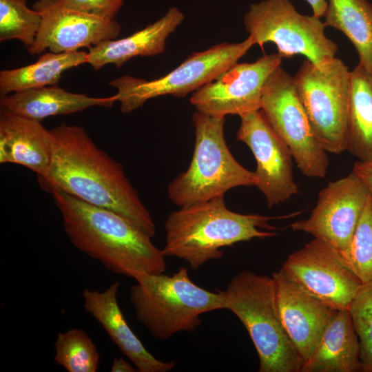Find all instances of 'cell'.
Listing matches in <instances>:
<instances>
[{
	"label": "cell",
	"mask_w": 372,
	"mask_h": 372,
	"mask_svg": "<svg viewBox=\"0 0 372 372\" xmlns=\"http://www.w3.org/2000/svg\"><path fill=\"white\" fill-rule=\"evenodd\" d=\"M54 154L39 186L63 192L128 218L152 238L156 225L122 165L99 149L83 127L62 123L50 130Z\"/></svg>",
	"instance_id": "obj_1"
},
{
	"label": "cell",
	"mask_w": 372,
	"mask_h": 372,
	"mask_svg": "<svg viewBox=\"0 0 372 372\" xmlns=\"http://www.w3.org/2000/svg\"><path fill=\"white\" fill-rule=\"evenodd\" d=\"M52 195L64 231L76 249L117 274L132 278L137 272L164 273L163 249L132 221L63 192Z\"/></svg>",
	"instance_id": "obj_2"
},
{
	"label": "cell",
	"mask_w": 372,
	"mask_h": 372,
	"mask_svg": "<svg viewBox=\"0 0 372 372\" xmlns=\"http://www.w3.org/2000/svg\"><path fill=\"white\" fill-rule=\"evenodd\" d=\"M276 218L258 214H242L229 210L224 196L180 207L171 212L165 223V256H174L197 270L207 262L223 257L222 248L254 238L275 236Z\"/></svg>",
	"instance_id": "obj_3"
},
{
	"label": "cell",
	"mask_w": 372,
	"mask_h": 372,
	"mask_svg": "<svg viewBox=\"0 0 372 372\" xmlns=\"http://www.w3.org/2000/svg\"><path fill=\"white\" fill-rule=\"evenodd\" d=\"M130 300L137 320L156 338L167 340L181 331H194L200 316L223 309L221 291L212 292L196 285L181 267L171 276L137 272Z\"/></svg>",
	"instance_id": "obj_4"
},
{
	"label": "cell",
	"mask_w": 372,
	"mask_h": 372,
	"mask_svg": "<svg viewBox=\"0 0 372 372\" xmlns=\"http://www.w3.org/2000/svg\"><path fill=\"white\" fill-rule=\"evenodd\" d=\"M223 309L247 331L259 358V372H300L303 360L280 319L272 276L244 270L221 291Z\"/></svg>",
	"instance_id": "obj_5"
},
{
	"label": "cell",
	"mask_w": 372,
	"mask_h": 372,
	"mask_svg": "<svg viewBox=\"0 0 372 372\" xmlns=\"http://www.w3.org/2000/svg\"><path fill=\"white\" fill-rule=\"evenodd\" d=\"M225 117L196 111L192 116L195 143L186 171L169 185V199L180 207L224 196L237 187L256 186V176L230 152L224 134Z\"/></svg>",
	"instance_id": "obj_6"
},
{
	"label": "cell",
	"mask_w": 372,
	"mask_h": 372,
	"mask_svg": "<svg viewBox=\"0 0 372 372\" xmlns=\"http://www.w3.org/2000/svg\"><path fill=\"white\" fill-rule=\"evenodd\" d=\"M243 22L254 45L263 50L273 43L282 59L301 54L321 66L335 57L338 45L326 36L324 23L313 14H300L289 0L251 3Z\"/></svg>",
	"instance_id": "obj_7"
},
{
	"label": "cell",
	"mask_w": 372,
	"mask_h": 372,
	"mask_svg": "<svg viewBox=\"0 0 372 372\" xmlns=\"http://www.w3.org/2000/svg\"><path fill=\"white\" fill-rule=\"evenodd\" d=\"M254 43L248 37L239 43L223 42L190 54L177 68L153 80L125 75L112 80L110 85L117 92L123 113H130L146 101L156 97L172 95L183 97L216 79L245 55Z\"/></svg>",
	"instance_id": "obj_8"
},
{
	"label": "cell",
	"mask_w": 372,
	"mask_h": 372,
	"mask_svg": "<svg viewBox=\"0 0 372 372\" xmlns=\"http://www.w3.org/2000/svg\"><path fill=\"white\" fill-rule=\"evenodd\" d=\"M350 71L335 57L318 66L306 59L293 76L296 92L321 145L346 151Z\"/></svg>",
	"instance_id": "obj_9"
},
{
	"label": "cell",
	"mask_w": 372,
	"mask_h": 372,
	"mask_svg": "<svg viewBox=\"0 0 372 372\" xmlns=\"http://www.w3.org/2000/svg\"><path fill=\"white\" fill-rule=\"evenodd\" d=\"M260 110L289 147L301 173L310 178L324 177L329 165L327 151L313 130L293 76L281 66L266 83Z\"/></svg>",
	"instance_id": "obj_10"
},
{
	"label": "cell",
	"mask_w": 372,
	"mask_h": 372,
	"mask_svg": "<svg viewBox=\"0 0 372 372\" xmlns=\"http://www.w3.org/2000/svg\"><path fill=\"white\" fill-rule=\"evenodd\" d=\"M280 270L300 289L336 310H349L363 284L336 249L316 238L291 254Z\"/></svg>",
	"instance_id": "obj_11"
},
{
	"label": "cell",
	"mask_w": 372,
	"mask_h": 372,
	"mask_svg": "<svg viewBox=\"0 0 372 372\" xmlns=\"http://www.w3.org/2000/svg\"><path fill=\"white\" fill-rule=\"evenodd\" d=\"M370 193L351 172L329 182L318 193L316 205L307 219L291 223L294 231L312 235L340 254L346 252L367 203Z\"/></svg>",
	"instance_id": "obj_12"
},
{
	"label": "cell",
	"mask_w": 372,
	"mask_h": 372,
	"mask_svg": "<svg viewBox=\"0 0 372 372\" xmlns=\"http://www.w3.org/2000/svg\"><path fill=\"white\" fill-rule=\"evenodd\" d=\"M282 60L277 53L264 54L251 63H237L194 92L190 103L196 111L217 117L260 110L266 83Z\"/></svg>",
	"instance_id": "obj_13"
},
{
	"label": "cell",
	"mask_w": 372,
	"mask_h": 372,
	"mask_svg": "<svg viewBox=\"0 0 372 372\" xmlns=\"http://www.w3.org/2000/svg\"><path fill=\"white\" fill-rule=\"evenodd\" d=\"M236 138L251 149L256 161V186L269 207L298 193L293 178V156L261 110L242 115Z\"/></svg>",
	"instance_id": "obj_14"
},
{
	"label": "cell",
	"mask_w": 372,
	"mask_h": 372,
	"mask_svg": "<svg viewBox=\"0 0 372 372\" xmlns=\"http://www.w3.org/2000/svg\"><path fill=\"white\" fill-rule=\"evenodd\" d=\"M32 8L41 16L36 39L28 48L32 55L46 50L63 53L90 48L103 41L115 39L121 31L115 20H104L67 9L59 0H37Z\"/></svg>",
	"instance_id": "obj_15"
},
{
	"label": "cell",
	"mask_w": 372,
	"mask_h": 372,
	"mask_svg": "<svg viewBox=\"0 0 372 372\" xmlns=\"http://www.w3.org/2000/svg\"><path fill=\"white\" fill-rule=\"evenodd\" d=\"M271 276L280 319L304 362L313 353L325 327L338 310L300 289L280 269Z\"/></svg>",
	"instance_id": "obj_16"
},
{
	"label": "cell",
	"mask_w": 372,
	"mask_h": 372,
	"mask_svg": "<svg viewBox=\"0 0 372 372\" xmlns=\"http://www.w3.org/2000/svg\"><path fill=\"white\" fill-rule=\"evenodd\" d=\"M119 287L120 283L115 282L103 291L85 289L82 292L84 309L101 324L138 371H171L176 363L155 358L131 329L117 300Z\"/></svg>",
	"instance_id": "obj_17"
},
{
	"label": "cell",
	"mask_w": 372,
	"mask_h": 372,
	"mask_svg": "<svg viewBox=\"0 0 372 372\" xmlns=\"http://www.w3.org/2000/svg\"><path fill=\"white\" fill-rule=\"evenodd\" d=\"M54 154V138L41 122L3 108L0 112V163L26 167L37 177L46 175Z\"/></svg>",
	"instance_id": "obj_18"
},
{
	"label": "cell",
	"mask_w": 372,
	"mask_h": 372,
	"mask_svg": "<svg viewBox=\"0 0 372 372\" xmlns=\"http://www.w3.org/2000/svg\"><path fill=\"white\" fill-rule=\"evenodd\" d=\"M183 13L172 7L158 20L134 34L110 39L88 48L87 63L95 70L107 64L117 68L136 56H154L165 50L166 40L182 23Z\"/></svg>",
	"instance_id": "obj_19"
},
{
	"label": "cell",
	"mask_w": 372,
	"mask_h": 372,
	"mask_svg": "<svg viewBox=\"0 0 372 372\" xmlns=\"http://www.w3.org/2000/svg\"><path fill=\"white\" fill-rule=\"evenodd\" d=\"M114 102V95L93 97L68 92L56 84L16 92L0 97L1 108L39 122L49 116L71 114L91 107H110Z\"/></svg>",
	"instance_id": "obj_20"
},
{
	"label": "cell",
	"mask_w": 372,
	"mask_h": 372,
	"mask_svg": "<svg viewBox=\"0 0 372 372\" xmlns=\"http://www.w3.org/2000/svg\"><path fill=\"white\" fill-rule=\"evenodd\" d=\"M361 371L360 349L349 310H338L300 372Z\"/></svg>",
	"instance_id": "obj_21"
},
{
	"label": "cell",
	"mask_w": 372,
	"mask_h": 372,
	"mask_svg": "<svg viewBox=\"0 0 372 372\" xmlns=\"http://www.w3.org/2000/svg\"><path fill=\"white\" fill-rule=\"evenodd\" d=\"M346 151L372 161V75L358 64L349 74Z\"/></svg>",
	"instance_id": "obj_22"
},
{
	"label": "cell",
	"mask_w": 372,
	"mask_h": 372,
	"mask_svg": "<svg viewBox=\"0 0 372 372\" xmlns=\"http://www.w3.org/2000/svg\"><path fill=\"white\" fill-rule=\"evenodd\" d=\"M324 24L350 40L359 57L358 65L372 75V3L368 0H327Z\"/></svg>",
	"instance_id": "obj_23"
},
{
	"label": "cell",
	"mask_w": 372,
	"mask_h": 372,
	"mask_svg": "<svg viewBox=\"0 0 372 372\" xmlns=\"http://www.w3.org/2000/svg\"><path fill=\"white\" fill-rule=\"evenodd\" d=\"M87 52H45L34 63L0 72L1 96L56 84L62 74L87 63Z\"/></svg>",
	"instance_id": "obj_24"
},
{
	"label": "cell",
	"mask_w": 372,
	"mask_h": 372,
	"mask_svg": "<svg viewBox=\"0 0 372 372\" xmlns=\"http://www.w3.org/2000/svg\"><path fill=\"white\" fill-rule=\"evenodd\" d=\"M54 361L68 372H96L100 355L90 336L81 329L58 333L54 342Z\"/></svg>",
	"instance_id": "obj_25"
},
{
	"label": "cell",
	"mask_w": 372,
	"mask_h": 372,
	"mask_svg": "<svg viewBox=\"0 0 372 372\" xmlns=\"http://www.w3.org/2000/svg\"><path fill=\"white\" fill-rule=\"evenodd\" d=\"M41 16L27 0H0V41L18 39L29 48L34 43Z\"/></svg>",
	"instance_id": "obj_26"
},
{
	"label": "cell",
	"mask_w": 372,
	"mask_h": 372,
	"mask_svg": "<svg viewBox=\"0 0 372 372\" xmlns=\"http://www.w3.org/2000/svg\"><path fill=\"white\" fill-rule=\"evenodd\" d=\"M362 283L372 282V196L370 195L349 249L338 253Z\"/></svg>",
	"instance_id": "obj_27"
},
{
	"label": "cell",
	"mask_w": 372,
	"mask_h": 372,
	"mask_svg": "<svg viewBox=\"0 0 372 372\" xmlns=\"http://www.w3.org/2000/svg\"><path fill=\"white\" fill-rule=\"evenodd\" d=\"M349 311L359 339L361 371L372 372V282L362 284Z\"/></svg>",
	"instance_id": "obj_28"
},
{
	"label": "cell",
	"mask_w": 372,
	"mask_h": 372,
	"mask_svg": "<svg viewBox=\"0 0 372 372\" xmlns=\"http://www.w3.org/2000/svg\"><path fill=\"white\" fill-rule=\"evenodd\" d=\"M125 0H59L67 9L112 21Z\"/></svg>",
	"instance_id": "obj_29"
},
{
	"label": "cell",
	"mask_w": 372,
	"mask_h": 372,
	"mask_svg": "<svg viewBox=\"0 0 372 372\" xmlns=\"http://www.w3.org/2000/svg\"><path fill=\"white\" fill-rule=\"evenodd\" d=\"M352 172L360 179L372 196V161L355 162Z\"/></svg>",
	"instance_id": "obj_30"
},
{
	"label": "cell",
	"mask_w": 372,
	"mask_h": 372,
	"mask_svg": "<svg viewBox=\"0 0 372 372\" xmlns=\"http://www.w3.org/2000/svg\"><path fill=\"white\" fill-rule=\"evenodd\" d=\"M133 364L123 358H115L111 366L112 372H134L138 371Z\"/></svg>",
	"instance_id": "obj_31"
},
{
	"label": "cell",
	"mask_w": 372,
	"mask_h": 372,
	"mask_svg": "<svg viewBox=\"0 0 372 372\" xmlns=\"http://www.w3.org/2000/svg\"><path fill=\"white\" fill-rule=\"evenodd\" d=\"M311 6L313 15L321 18L323 17L327 8V0H306Z\"/></svg>",
	"instance_id": "obj_32"
}]
</instances>
